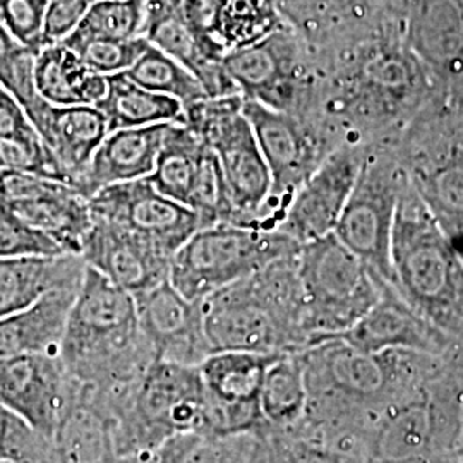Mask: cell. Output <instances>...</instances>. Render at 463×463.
Segmentation results:
<instances>
[{
  "label": "cell",
  "mask_w": 463,
  "mask_h": 463,
  "mask_svg": "<svg viewBox=\"0 0 463 463\" xmlns=\"http://www.w3.org/2000/svg\"><path fill=\"white\" fill-rule=\"evenodd\" d=\"M298 357L307 405L302 422L290 430L354 451L384 409L414 393L448 363H460L412 350L369 354L338 336L311 342Z\"/></svg>",
  "instance_id": "obj_1"
},
{
  "label": "cell",
  "mask_w": 463,
  "mask_h": 463,
  "mask_svg": "<svg viewBox=\"0 0 463 463\" xmlns=\"http://www.w3.org/2000/svg\"><path fill=\"white\" fill-rule=\"evenodd\" d=\"M57 355L69 376L99 397L131 386L155 361L136 298L88 265Z\"/></svg>",
  "instance_id": "obj_2"
},
{
  "label": "cell",
  "mask_w": 463,
  "mask_h": 463,
  "mask_svg": "<svg viewBox=\"0 0 463 463\" xmlns=\"http://www.w3.org/2000/svg\"><path fill=\"white\" fill-rule=\"evenodd\" d=\"M298 252L201 300L204 330L213 352L288 354L309 344Z\"/></svg>",
  "instance_id": "obj_3"
},
{
  "label": "cell",
  "mask_w": 463,
  "mask_h": 463,
  "mask_svg": "<svg viewBox=\"0 0 463 463\" xmlns=\"http://www.w3.org/2000/svg\"><path fill=\"white\" fill-rule=\"evenodd\" d=\"M392 269L398 294L463 347V261L411 184L398 203Z\"/></svg>",
  "instance_id": "obj_4"
},
{
  "label": "cell",
  "mask_w": 463,
  "mask_h": 463,
  "mask_svg": "<svg viewBox=\"0 0 463 463\" xmlns=\"http://www.w3.org/2000/svg\"><path fill=\"white\" fill-rule=\"evenodd\" d=\"M463 422V363H448L414 393L384 409L357 443L364 463L457 460Z\"/></svg>",
  "instance_id": "obj_5"
},
{
  "label": "cell",
  "mask_w": 463,
  "mask_h": 463,
  "mask_svg": "<svg viewBox=\"0 0 463 463\" xmlns=\"http://www.w3.org/2000/svg\"><path fill=\"white\" fill-rule=\"evenodd\" d=\"M90 393L112 419L120 458L155 453L172 436L203 428L198 367L153 361L139 380L114 395Z\"/></svg>",
  "instance_id": "obj_6"
},
{
  "label": "cell",
  "mask_w": 463,
  "mask_h": 463,
  "mask_svg": "<svg viewBox=\"0 0 463 463\" xmlns=\"http://www.w3.org/2000/svg\"><path fill=\"white\" fill-rule=\"evenodd\" d=\"M397 146L411 187L463 261V117L436 95Z\"/></svg>",
  "instance_id": "obj_7"
},
{
  "label": "cell",
  "mask_w": 463,
  "mask_h": 463,
  "mask_svg": "<svg viewBox=\"0 0 463 463\" xmlns=\"http://www.w3.org/2000/svg\"><path fill=\"white\" fill-rule=\"evenodd\" d=\"M298 277L309 344L352 328L378 302L383 281L335 233L300 244Z\"/></svg>",
  "instance_id": "obj_8"
},
{
  "label": "cell",
  "mask_w": 463,
  "mask_h": 463,
  "mask_svg": "<svg viewBox=\"0 0 463 463\" xmlns=\"http://www.w3.org/2000/svg\"><path fill=\"white\" fill-rule=\"evenodd\" d=\"M300 244L277 229L215 223L194 232L170 261L168 281L191 300L215 294L265 266L298 252Z\"/></svg>",
  "instance_id": "obj_9"
},
{
  "label": "cell",
  "mask_w": 463,
  "mask_h": 463,
  "mask_svg": "<svg viewBox=\"0 0 463 463\" xmlns=\"http://www.w3.org/2000/svg\"><path fill=\"white\" fill-rule=\"evenodd\" d=\"M242 95L199 99L184 109L187 124L215 151L241 227L268 229L271 175L265 156L242 112Z\"/></svg>",
  "instance_id": "obj_10"
},
{
  "label": "cell",
  "mask_w": 463,
  "mask_h": 463,
  "mask_svg": "<svg viewBox=\"0 0 463 463\" xmlns=\"http://www.w3.org/2000/svg\"><path fill=\"white\" fill-rule=\"evenodd\" d=\"M397 143H369L364 164L333 232L378 279L392 285V235L398 203L409 185Z\"/></svg>",
  "instance_id": "obj_11"
},
{
  "label": "cell",
  "mask_w": 463,
  "mask_h": 463,
  "mask_svg": "<svg viewBox=\"0 0 463 463\" xmlns=\"http://www.w3.org/2000/svg\"><path fill=\"white\" fill-rule=\"evenodd\" d=\"M246 99L307 120L315 109L317 72L307 45L290 26L223 57Z\"/></svg>",
  "instance_id": "obj_12"
},
{
  "label": "cell",
  "mask_w": 463,
  "mask_h": 463,
  "mask_svg": "<svg viewBox=\"0 0 463 463\" xmlns=\"http://www.w3.org/2000/svg\"><path fill=\"white\" fill-rule=\"evenodd\" d=\"M242 112L271 175L268 225L277 229L298 187L309 179L333 146L311 122L244 99Z\"/></svg>",
  "instance_id": "obj_13"
},
{
  "label": "cell",
  "mask_w": 463,
  "mask_h": 463,
  "mask_svg": "<svg viewBox=\"0 0 463 463\" xmlns=\"http://www.w3.org/2000/svg\"><path fill=\"white\" fill-rule=\"evenodd\" d=\"M280 354L213 352L199 364L204 388L201 430L216 434H263L260 392L266 369Z\"/></svg>",
  "instance_id": "obj_14"
},
{
  "label": "cell",
  "mask_w": 463,
  "mask_h": 463,
  "mask_svg": "<svg viewBox=\"0 0 463 463\" xmlns=\"http://www.w3.org/2000/svg\"><path fill=\"white\" fill-rule=\"evenodd\" d=\"M95 218L116 223L162 249L170 258L199 229L194 210L166 198L146 177L112 184L88 199Z\"/></svg>",
  "instance_id": "obj_15"
},
{
  "label": "cell",
  "mask_w": 463,
  "mask_h": 463,
  "mask_svg": "<svg viewBox=\"0 0 463 463\" xmlns=\"http://www.w3.org/2000/svg\"><path fill=\"white\" fill-rule=\"evenodd\" d=\"M367 143H345L325 156L287 204L277 231L298 244L333 233L364 164Z\"/></svg>",
  "instance_id": "obj_16"
},
{
  "label": "cell",
  "mask_w": 463,
  "mask_h": 463,
  "mask_svg": "<svg viewBox=\"0 0 463 463\" xmlns=\"http://www.w3.org/2000/svg\"><path fill=\"white\" fill-rule=\"evenodd\" d=\"M352 347L369 354L384 350H412L463 363V347L430 325L398 294L392 283L381 281L378 302L352 328L338 335Z\"/></svg>",
  "instance_id": "obj_17"
},
{
  "label": "cell",
  "mask_w": 463,
  "mask_h": 463,
  "mask_svg": "<svg viewBox=\"0 0 463 463\" xmlns=\"http://www.w3.org/2000/svg\"><path fill=\"white\" fill-rule=\"evenodd\" d=\"M139 326L155 361L199 367L213 354L201 300H191L166 280L136 298Z\"/></svg>",
  "instance_id": "obj_18"
},
{
  "label": "cell",
  "mask_w": 463,
  "mask_h": 463,
  "mask_svg": "<svg viewBox=\"0 0 463 463\" xmlns=\"http://www.w3.org/2000/svg\"><path fill=\"white\" fill-rule=\"evenodd\" d=\"M74 380L57 354H24L0 359V403L52 439Z\"/></svg>",
  "instance_id": "obj_19"
},
{
  "label": "cell",
  "mask_w": 463,
  "mask_h": 463,
  "mask_svg": "<svg viewBox=\"0 0 463 463\" xmlns=\"http://www.w3.org/2000/svg\"><path fill=\"white\" fill-rule=\"evenodd\" d=\"M81 258L134 298L168 280L172 261L146 239L95 216L84 239Z\"/></svg>",
  "instance_id": "obj_20"
},
{
  "label": "cell",
  "mask_w": 463,
  "mask_h": 463,
  "mask_svg": "<svg viewBox=\"0 0 463 463\" xmlns=\"http://www.w3.org/2000/svg\"><path fill=\"white\" fill-rule=\"evenodd\" d=\"M405 42L439 93L463 72V0H407Z\"/></svg>",
  "instance_id": "obj_21"
},
{
  "label": "cell",
  "mask_w": 463,
  "mask_h": 463,
  "mask_svg": "<svg viewBox=\"0 0 463 463\" xmlns=\"http://www.w3.org/2000/svg\"><path fill=\"white\" fill-rule=\"evenodd\" d=\"M143 36L149 45L183 64L201 83L208 99L239 93L223 62L208 59L199 47L184 21L183 0H145Z\"/></svg>",
  "instance_id": "obj_22"
},
{
  "label": "cell",
  "mask_w": 463,
  "mask_h": 463,
  "mask_svg": "<svg viewBox=\"0 0 463 463\" xmlns=\"http://www.w3.org/2000/svg\"><path fill=\"white\" fill-rule=\"evenodd\" d=\"M170 124L162 122L107 134L74 185L76 191L90 199L112 184L148 177Z\"/></svg>",
  "instance_id": "obj_23"
},
{
  "label": "cell",
  "mask_w": 463,
  "mask_h": 463,
  "mask_svg": "<svg viewBox=\"0 0 463 463\" xmlns=\"http://www.w3.org/2000/svg\"><path fill=\"white\" fill-rule=\"evenodd\" d=\"M52 463H120L112 419L78 381L52 436Z\"/></svg>",
  "instance_id": "obj_24"
},
{
  "label": "cell",
  "mask_w": 463,
  "mask_h": 463,
  "mask_svg": "<svg viewBox=\"0 0 463 463\" xmlns=\"http://www.w3.org/2000/svg\"><path fill=\"white\" fill-rule=\"evenodd\" d=\"M80 285L81 281L53 288L32 306L2 317L0 359L24 354H57Z\"/></svg>",
  "instance_id": "obj_25"
},
{
  "label": "cell",
  "mask_w": 463,
  "mask_h": 463,
  "mask_svg": "<svg viewBox=\"0 0 463 463\" xmlns=\"http://www.w3.org/2000/svg\"><path fill=\"white\" fill-rule=\"evenodd\" d=\"M84 268L80 254L0 258V319L32 306L53 288L80 283Z\"/></svg>",
  "instance_id": "obj_26"
},
{
  "label": "cell",
  "mask_w": 463,
  "mask_h": 463,
  "mask_svg": "<svg viewBox=\"0 0 463 463\" xmlns=\"http://www.w3.org/2000/svg\"><path fill=\"white\" fill-rule=\"evenodd\" d=\"M36 131L72 175L74 185L109 134L107 118L95 105H50ZM76 189V187H74Z\"/></svg>",
  "instance_id": "obj_27"
},
{
  "label": "cell",
  "mask_w": 463,
  "mask_h": 463,
  "mask_svg": "<svg viewBox=\"0 0 463 463\" xmlns=\"http://www.w3.org/2000/svg\"><path fill=\"white\" fill-rule=\"evenodd\" d=\"M7 206L34 229L49 235L64 252L81 256L84 239L93 227V215L88 199L74 187Z\"/></svg>",
  "instance_id": "obj_28"
},
{
  "label": "cell",
  "mask_w": 463,
  "mask_h": 463,
  "mask_svg": "<svg viewBox=\"0 0 463 463\" xmlns=\"http://www.w3.org/2000/svg\"><path fill=\"white\" fill-rule=\"evenodd\" d=\"M95 107L107 118L109 133L162 122H184V107L177 99L141 88L126 72L107 76V93Z\"/></svg>",
  "instance_id": "obj_29"
},
{
  "label": "cell",
  "mask_w": 463,
  "mask_h": 463,
  "mask_svg": "<svg viewBox=\"0 0 463 463\" xmlns=\"http://www.w3.org/2000/svg\"><path fill=\"white\" fill-rule=\"evenodd\" d=\"M306 405L307 388L298 352L277 355L266 369L260 392L265 432L298 428L306 414Z\"/></svg>",
  "instance_id": "obj_30"
},
{
  "label": "cell",
  "mask_w": 463,
  "mask_h": 463,
  "mask_svg": "<svg viewBox=\"0 0 463 463\" xmlns=\"http://www.w3.org/2000/svg\"><path fill=\"white\" fill-rule=\"evenodd\" d=\"M204 143L184 122H172L156 155L149 183L164 196L187 206L196 183Z\"/></svg>",
  "instance_id": "obj_31"
},
{
  "label": "cell",
  "mask_w": 463,
  "mask_h": 463,
  "mask_svg": "<svg viewBox=\"0 0 463 463\" xmlns=\"http://www.w3.org/2000/svg\"><path fill=\"white\" fill-rule=\"evenodd\" d=\"M91 74L76 52L62 42L36 52L33 80L36 93L50 105H90L88 84Z\"/></svg>",
  "instance_id": "obj_32"
},
{
  "label": "cell",
  "mask_w": 463,
  "mask_h": 463,
  "mask_svg": "<svg viewBox=\"0 0 463 463\" xmlns=\"http://www.w3.org/2000/svg\"><path fill=\"white\" fill-rule=\"evenodd\" d=\"M260 434L187 430L172 436L153 453L155 463H250Z\"/></svg>",
  "instance_id": "obj_33"
},
{
  "label": "cell",
  "mask_w": 463,
  "mask_h": 463,
  "mask_svg": "<svg viewBox=\"0 0 463 463\" xmlns=\"http://www.w3.org/2000/svg\"><path fill=\"white\" fill-rule=\"evenodd\" d=\"M285 24L275 0H223L218 42L225 55L281 30Z\"/></svg>",
  "instance_id": "obj_34"
},
{
  "label": "cell",
  "mask_w": 463,
  "mask_h": 463,
  "mask_svg": "<svg viewBox=\"0 0 463 463\" xmlns=\"http://www.w3.org/2000/svg\"><path fill=\"white\" fill-rule=\"evenodd\" d=\"M126 76L141 88L177 99L184 109L208 99L201 83L183 64L153 45L126 71Z\"/></svg>",
  "instance_id": "obj_35"
},
{
  "label": "cell",
  "mask_w": 463,
  "mask_h": 463,
  "mask_svg": "<svg viewBox=\"0 0 463 463\" xmlns=\"http://www.w3.org/2000/svg\"><path fill=\"white\" fill-rule=\"evenodd\" d=\"M34 57L36 50L21 45L0 21V84L21 103L36 129L49 101L34 88Z\"/></svg>",
  "instance_id": "obj_36"
},
{
  "label": "cell",
  "mask_w": 463,
  "mask_h": 463,
  "mask_svg": "<svg viewBox=\"0 0 463 463\" xmlns=\"http://www.w3.org/2000/svg\"><path fill=\"white\" fill-rule=\"evenodd\" d=\"M187 206L198 213L203 229L215 223H232L241 227V216L232 203L215 151L206 145Z\"/></svg>",
  "instance_id": "obj_37"
},
{
  "label": "cell",
  "mask_w": 463,
  "mask_h": 463,
  "mask_svg": "<svg viewBox=\"0 0 463 463\" xmlns=\"http://www.w3.org/2000/svg\"><path fill=\"white\" fill-rule=\"evenodd\" d=\"M62 43L76 52L90 72L101 76L126 72L149 47L145 36L116 40L71 33L62 40Z\"/></svg>",
  "instance_id": "obj_38"
},
{
  "label": "cell",
  "mask_w": 463,
  "mask_h": 463,
  "mask_svg": "<svg viewBox=\"0 0 463 463\" xmlns=\"http://www.w3.org/2000/svg\"><path fill=\"white\" fill-rule=\"evenodd\" d=\"M145 0H99L72 33L131 40L143 36Z\"/></svg>",
  "instance_id": "obj_39"
},
{
  "label": "cell",
  "mask_w": 463,
  "mask_h": 463,
  "mask_svg": "<svg viewBox=\"0 0 463 463\" xmlns=\"http://www.w3.org/2000/svg\"><path fill=\"white\" fill-rule=\"evenodd\" d=\"M261 436L275 463H364L354 449L331 445L298 430H268Z\"/></svg>",
  "instance_id": "obj_40"
},
{
  "label": "cell",
  "mask_w": 463,
  "mask_h": 463,
  "mask_svg": "<svg viewBox=\"0 0 463 463\" xmlns=\"http://www.w3.org/2000/svg\"><path fill=\"white\" fill-rule=\"evenodd\" d=\"M0 462L52 463V439L0 403Z\"/></svg>",
  "instance_id": "obj_41"
},
{
  "label": "cell",
  "mask_w": 463,
  "mask_h": 463,
  "mask_svg": "<svg viewBox=\"0 0 463 463\" xmlns=\"http://www.w3.org/2000/svg\"><path fill=\"white\" fill-rule=\"evenodd\" d=\"M0 168L24 172L43 179L69 184L74 187V179L59 162L55 153L43 139L33 143L0 141Z\"/></svg>",
  "instance_id": "obj_42"
},
{
  "label": "cell",
  "mask_w": 463,
  "mask_h": 463,
  "mask_svg": "<svg viewBox=\"0 0 463 463\" xmlns=\"http://www.w3.org/2000/svg\"><path fill=\"white\" fill-rule=\"evenodd\" d=\"M64 252L49 235L34 229L7 204L0 203V258L24 256H57Z\"/></svg>",
  "instance_id": "obj_43"
},
{
  "label": "cell",
  "mask_w": 463,
  "mask_h": 463,
  "mask_svg": "<svg viewBox=\"0 0 463 463\" xmlns=\"http://www.w3.org/2000/svg\"><path fill=\"white\" fill-rule=\"evenodd\" d=\"M49 0H0V21L21 45L45 47V16Z\"/></svg>",
  "instance_id": "obj_44"
},
{
  "label": "cell",
  "mask_w": 463,
  "mask_h": 463,
  "mask_svg": "<svg viewBox=\"0 0 463 463\" xmlns=\"http://www.w3.org/2000/svg\"><path fill=\"white\" fill-rule=\"evenodd\" d=\"M223 0H183V17L191 33L198 40L204 55L223 62L225 52L220 47V17Z\"/></svg>",
  "instance_id": "obj_45"
},
{
  "label": "cell",
  "mask_w": 463,
  "mask_h": 463,
  "mask_svg": "<svg viewBox=\"0 0 463 463\" xmlns=\"http://www.w3.org/2000/svg\"><path fill=\"white\" fill-rule=\"evenodd\" d=\"M90 0H49L45 16V45L59 43L72 33L90 9Z\"/></svg>",
  "instance_id": "obj_46"
},
{
  "label": "cell",
  "mask_w": 463,
  "mask_h": 463,
  "mask_svg": "<svg viewBox=\"0 0 463 463\" xmlns=\"http://www.w3.org/2000/svg\"><path fill=\"white\" fill-rule=\"evenodd\" d=\"M42 139L21 103L0 84V141L33 143Z\"/></svg>",
  "instance_id": "obj_47"
},
{
  "label": "cell",
  "mask_w": 463,
  "mask_h": 463,
  "mask_svg": "<svg viewBox=\"0 0 463 463\" xmlns=\"http://www.w3.org/2000/svg\"><path fill=\"white\" fill-rule=\"evenodd\" d=\"M438 97L443 99V103L453 112L463 117V72L457 76L438 93Z\"/></svg>",
  "instance_id": "obj_48"
},
{
  "label": "cell",
  "mask_w": 463,
  "mask_h": 463,
  "mask_svg": "<svg viewBox=\"0 0 463 463\" xmlns=\"http://www.w3.org/2000/svg\"><path fill=\"white\" fill-rule=\"evenodd\" d=\"M250 463H275L273 458H271V455H269V451H268V448H266L265 439H263L261 434H260L258 448L254 451V457H252Z\"/></svg>",
  "instance_id": "obj_49"
},
{
  "label": "cell",
  "mask_w": 463,
  "mask_h": 463,
  "mask_svg": "<svg viewBox=\"0 0 463 463\" xmlns=\"http://www.w3.org/2000/svg\"><path fill=\"white\" fill-rule=\"evenodd\" d=\"M120 463H155V460H153V453H146V455L124 457V458H120Z\"/></svg>",
  "instance_id": "obj_50"
},
{
  "label": "cell",
  "mask_w": 463,
  "mask_h": 463,
  "mask_svg": "<svg viewBox=\"0 0 463 463\" xmlns=\"http://www.w3.org/2000/svg\"><path fill=\"white\" fill-rule=\"evenodd\" d=\"M457 460L463 463V422L462 432H460V441H458V449H457Z\"/></svg>",
  "instance_id": "obj_51"
},
{
  "label": "cell",
  "mask_w": 463,
  "mask_h": 463,
  "mask_svg": "<svg viewBox=\"0 0 463 463\" xmlns=\"http://www.w3.org/2000/svg\"><path fill=\"white\" fill-rule=\"evenodd\" d=\"M277 2V5L280 7V5H283V4H287V2H290V0H275Z\"/></svg>",
  "instance_id": "obj_52"
},
{
  "label": "cell",
  "mask_w": 463,
  "mask_h": 463,
  "mask_svg": "<svg viewBox=\"0 0 463 463\" xmlns=\"http://www.w3.org/2000/svg\"><path fill=\"white\" fill-rule=\"evenodd\" d=\"M445 463H460V462H458V460H449V462H445Z\"/></svg>",
  "instance_id": "obj_53"
},
{
  "label": "cell",
  "mask_w": 463,
  "mask_h": 463,
  "mask_svg": "<svg viewBox=\"0 0 463 463\" xmlns=\"http://www.w3.org/2000/svg\"><path fill=\"white\" fill-rule=\"evenodd\" d=\"M95 2H99V0H90V4H95Z\"/></svg>",
  "instance_id": "obj_54"
},
{
  "label": "cell",
  "mask_w": 463,
  "mask_h": 463,
  "mask_svg": "<svg viewBox=\"0 0 463 463\" xmlns=\"http://www.w3.org/2000/svg\"><path fill=\"white\" fill-rule=\"evenodd\" d=\"M0 463H5V462H0Z\"/></svg>",
  "instance_id": "obj_55"
}]
</instances>
